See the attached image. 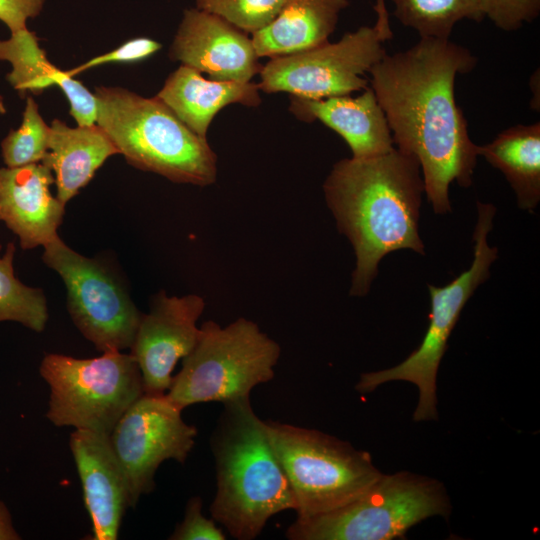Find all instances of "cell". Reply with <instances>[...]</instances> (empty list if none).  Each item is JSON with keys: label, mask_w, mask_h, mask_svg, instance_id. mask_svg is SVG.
Wrapping results in <instances>:
<instances>
[{"label": "cell", "mask_w": 540, "mask_h": 540, "mask_svg": "<svg viewBox=\"0 0 540 540\" xmlns=\"http://www.w3.org/2000/svg\"><path fill=\"white\" fill-rule=\"evenodd\" d=\"M477 58L449 39L420 38L405 51L385 54L369 71L394 144L417 160L424 193L436 214L451 212L449 187L473 183L478 145L456 103L458 74Z\"/></svg>", "instance_id": "1"}, {"label": "cell", "mask_w": 540, "mask_h": 540, "mask_svg": "<svg viewBox=\"0 0 540 540\" xmlns=\"http://www.w3.org/2000/svg\"><path fill=\"white\" fill-rule=\"evenodd\" d=\"M323 191L338 231L355 253L351 296L369 293L380 261L390 252L410 249L425 255L419 235L424 182L413 157L394 148L379 156L342 159L333 165Z\"/></svg>", "instance_id": "2"}, {"label": "cell", "mask_w": 540, "mask_h": 540, "mask_svg": "<svg viewBox=\"0 0 540 540\" xmlns=\"http://www.w3.org/2000/svg\"><path fill=\"white\" fill-rule=\"evenodd\" d=\"M211 437L212 519L238 540L255 539L274 515L296 508L288 480L250 397L224 403Z\"/></svg>", "instance_id": "3"}, {"label": "cell", "mask_w": 540, "mask_h": 540, "mask_svg": "<svg viewBox=\"0 0 540 540\" xmlns=\"http://www.w3.org/2000/svg\"><path fill=\"white\" fill-rule=\"evenodd\" d=\"M96 123L133 167L175 183L208 186L216 181L217 156L159 98L121 87H96Z\"/></svg>", "instance_id": "4"}, {"label": "cell", "mask_w": 540, "mask_h": 540, "mask_svg": "<svg viewBox=\"0 0 540 540\" xmlns=\"http://www.w3.org/2000/svg\"><path fill=\"white\" fill-rule=\"evenodd\" d=\"M280 354L279 344L252 320L241 317L226 326L209 320L165 395L181 410L248 398L273 379Z\"/></svg>", "instance_id": "5"}, {"label": "cell", "mask_w": 540, "mask_h": 540, "mask_svg": "<svg viewBox=\"0 0 540 540\" xmlns=\"http://www.w3.org/2000/svg\"><path fill=\"white\" fill-rule=\"evenodd\" d=\"M294 496L297 518L335 510L362 495L382 472L369 452L315 429L265 421Z\"/></svg>", "instance_id": "6"}, {"label": "cell", "mask_w": 540, "mask_h": 540, "mask_svg": "<svg viewBox=\"0 0 540 540\" xmlns=\"http://www.w3.org/2000/svg\"><path fill=\"white\" fill-rule=\"evenodd\" d=\"M451 512L443 484L408 471L383 474L362 495L330 512L296 518L290 540H392L421 521Z\"/></svg>", "instance_id": "7"}, {"label": "cell", "mask_w": 540, "mask_h": 540, "mask_svg": "<svg viewBox=\"0 0 540 540\" xmlns=\"http://www.w3.org/2000/svg\"><path fill=\"white\" fill-rule=\"evenodd\" d=\"M40 374L50 388L46 417L58 427L110 435L121 416L144 394L135 359L122 351L88 359L46 354Z\"/></svg>", "instance_id": "8"}, {"label": "cell", "mask_w": 540, "mask_h": 540, "mask_svg": "<svg viewBox=\"0 0 540 540\" xmlns=\"http://www.w3.org/2000/svg\"><path fill=\"white\" fill-rule=\"evenodd\" d=\"M477 223L473 232L474 258L470 267L443 287L428 284L431 299L429 325L421 344L401 363L391 368L363 373L356 384L360 393H370L390 381H406L419 391L414 421L435 420L436 379L447 342L467 301L490 276L498 249L488 243L496 208L477 202Z\"/></svg>", "instance_id": "9"}, {"label": "cell", "mask_w": 540, "mask_h": 540, "mask_svg": "<svg viewBox=\"0 0 540 540\" xmlns=\"http://www.w3.org/2000/svg\"><path fill=\"white\" fill-rule=\"evenodd\" d=\"M43 248L42 260L62 278L69 315L81 334L102 353L130 349L143 314L118 280L60 237Z\"/></svg>", "instance_id": "10"}, {"label": "cell", "mask_w": 540, "mask_h": 540, "mask_svg": "<svg viewBox=\"0 0 540 540\" xmlns=\"http://www.w3.org/2000/svg\"><path fill=\"white\" fill-rule=\"evenodd\" d=\"M385 37L363 26L335 43L271 58L260 71L258 87L266 93L288 92L310 99L349 95L369 87L365 77L386 54Z\"/></svg>", "instance_id": "11"}, {"label": "cell", "mask_w": 540, "mask_h": 540, "mask_svg": "<svg viewBox=\"0 0 540 540\" xmlns=\"http://www.w3.org/2000/svg\"><path fill=\"white\" fill-rule=\"evenodd\" d=\"M196 436L197 429L165 394L144 393L126 410L109 439L127 479L131 507L155 488L164 461H186Z\"/></svg>", "instance_id": "12"}, {"label": "cell", "mask_w": 540, "mask_h": 540, "mask_svg": "<svg viewBox=\"0 0 540 540\" xmlns=\"http://www.w3.org/2000/svg\"><path fill=\"white\" fill-rule=\"evenodd\" d=\"M197 294L168 296L158 293L148 314L139 322L130 354L143 380L144 393L166 394L177 362L194 348L200 327L197 322L205 309Z\"/></svg>", "instance_id": "13"}, {"label": "cell", "mask_w": 540, "mask_h": 540, "mask_svg": "<svg viewBox=\"0 0 540 540\" xmlns=\"http://www.w3.org/2000/svg\"><path fill=\"white\" fill-rule=\"evenodd\" d=\"M169 57L218 81L247 83L262 69L246 32L197 8L184 11Z\"/></svg>", "instance_id": "14"}, {"label": "cell", "mask_w": 540, "mask_h": 540, "mask_svg": "<svg viewBox=\"0 0 540 540\" xmlns=\"http://www.w3.org/2000/svg\"><path fill=\"white\" fill-rule=\"evenodd\" d=\"M72 452L92 522L93 540H116L130 504L125 473L113 451L109 435L78 430L70 435Z\"/></svg>", "instance_id": "15"}, {"label": "cell", "mask_w": 540, "mask_h": 540, "mask_svg": "<svg viewBox=\"0 0 540 540\" xmlns=\"http://www.w3.org/2000/svg\"><path fill=\"white\" fill-rule=\"evenodd\" d=\"M54 175L43 163L0 168V221L24 250L46 246L59 237L65 205L53 196Z\"/></svg>", "instance_id": "16"}, {"label": "cell", "mask_w": 540, "mask_h": 540, "mask_svg": "<svg viewBox=\"0 0 540 540\" xmlns=\"http://www.w3.org/2000/svg\"><path fill=\"white\" fill-rule=\"evenodd\" d=\"M290 111L300 120H319L348 144L353 158H369L394 149L385 114L371 87L349 95L310 99L291 95Z\"/></svg>", "instance_id": "17"}, {"label": "cell", "mask_w": 540, "mask_h": 540, "mask_svg": "<svg viewBox=\"0 0 540 540\" xmlns=\"http://www.w3.org/2000/svg\"><path fill=\"white\" fill-rule=\"evenodd\" d=\"M258 84L205 79L181 65L166 79L156 97L195 134L207 139L215 115L229 104L256 107L261 103Z\"/></svg>", "instance_id": "18"}, {"label": "cell", "mask_w": 540, "mask_h": 540, "mask_svg": "<svg viewBox=\"0 0 540 540\" xmlns=\"http://www.w3.org/2000/svg\"><path fill=\"white\" fill-rule=\"evenodd\" d=\"M50 129L49 149L41 163L54 174L56 197L66 205L119 151L97 123L70 127L54 119Z\"/></svg>", "instance_id": "19"}, {"label": "cell", "mask_w": 540, "mask_h": 540, "mask_svg": "<svg viewBox=\"0 0 540 540\" xmlns=\"http://www.w3.org/2000/svg\"><path fill=\"white\" fill-rule=\"evenodd\" d=\"M348 0H286L276 17L253 33L259 57L299 53L328 42Z\"/></svg>", "instance_id": "20"}, {"label": "cell", "mask_w": 540, "mask_h": 540, "mask_svg": "<svg viewBox=\"0 0 540 540\" xmlns=\"http://www.w3.org/2000/svg\"><path fill=\"white\" fill-rule=\"evenodd\" d=\"M478 155L501 171L520 209L532 212L540 201V123L517 124L501 131Z\"/></svg>", "instance_id": "21"}, {"label": "cell", "mask_w": 540, "mask_h": 540, "mask_svg": "<svg viewBox=\"0 0 540 540\" xmlns=\"http://www.w3.org/2000/svg\"><path fill=\"white\" fill-rule=\"evenodd\" d=\"M0 61H8L12 70L6 75L11 86L22 96L39 95L58 85L63 71L54 66L40 48L38 37L27 28L0 40Z\"/></svg>", "instance_id": "22"}, {"label": "cell", "mask_w": 540, "mask_h": 540, "mask_svg": "<svg viewBox=\"0 0 540 540\" xmlns=\"http://www.w3.org/2000/svg\"><path fill=\"white\" fill-rule=\"evenodd\" d=\"M394 15L420 38L449 39L461 20L481 22L484 14L478 0H391Z\"/></svg>", "instance_id": "23"}, {"label": "cell", "mask_w": 540, "mask_h": 540, "mask_svg": "<svg viewBox=\"0 0 540 540\" xmlns=\"http://www.w3.org/2000/svg\"><path fill=\"white\" fill-rule=\"evenodd\" d=\"M15 251L10 242L0 256V322L15 321L42 332L48 320L47 300L42 289L27 286L14 275Z\"/></svg>", "instance_id": "24"}, {"label": "cell", "mask_w": 540, "mask_h": 540, "mask_svg": "<svg viewBox=\"0 0 540 540\" xmlns=\"http://www.w3.org/2000/svg\"><path fill=\"white\" fill-rule=\"evenodd\" d=\"M51 129L43 120L38 104L27 96L23 119L1 142L6 167H21L42 162L49 149Z\"/></svg>", "instance_id": "25"}, {"label": "cell", "mask_w": 540, "mask_h": 540, "mask_svg": "<svg viewBox=\"0 0 540 540\" xmlns=\"http://www.w3.org/2000/svg\"><path fill=\"white\" fill-rule=\"evenodd\" d=\"M286 0H196V8L254 33L268 25Z\"/></svg>", "instance_id": "26"}, {"label": "cell", "mask_w": 540, "mask_h": 540, "mask_svg": "<svg viewBox=\"0 0 540 540\" xmlns=\"http://www.w3.org/2000/svg\"><path fill=\"white\" fill-rule=\"evenodd\" d=\"M485 17L504 31H515L536 20L540 0H478Z\"/></svg>", "instance_id": "27"}, {"label": "cell", "mask_w": 540, "mask_h": 540, "mask_svg": "<svg viewBox=\"0 0 540 540\" xmlns=\"http://www.w3.org/2000/svg\"><path fill=\"white\" fill-rule=\"evenodd\" d=\"M160 48L161 44L159 42L146 37H138L126 41L110 52L96 56L77 67L65 71L68 75L74 77L78 73L107 63H135L147 59Z\"/></svg>", "instance_id": "28"}, {"label": "cell", "mask_w": 540, "mask_h": 540, "mask_svg": "<svg viewBox=\"0 0 540 540\" xmlns=\"http://www.w3.org/2000/svg\"><path fill=\"white\" fill-rule=\"evenodd\" d=\"M169 539L225 540L226 536L213 519H208L202 514L201 498L193 496L187 502L182 522L176 526Z\"/></svg>", "instance_id": "29"}, {"label": "cell", "mask_w": 540, "mask_h": 540, "mask_svg": "<svg viewBox=\"0 0 540 540\" xmlns=\"http://www.w3.org/2000/svg\"><path fill=\"white\" fill-rule=\"evenodd\" d=\"M45 0H0V21L11 33L27 28L26 22L41 12Z\"/></svg>", "instance_id": "30"}, {"label": "cell", "mask_w": 540, "mask_h": 540, "mask_svg": "<svg viewBox=\"0 0 540 540\" xmlns=\"http://www.w3.org/2000/svg\"><path fill=\"white\" fill-rule=\"evenodd\" d=\"M20 538L13 526L8 508L0 501V540H18Z\"/></svg>", "instance_id": "31"}, {"label": "cell", "mask_w": 540, "mask_h": 540, "mask_svg": "<svg viewBox=\"0 0 540 540\" xmlns=\"http://www.w3.org/2000/svg\"><path fill=\"white\" fill-rule=\"evenodd\" d=\"M374 10L377 15V19L374 26L382 32H385V33L391 32L390 24H389V15H388V10L386 8L385 0H376V3L374 5Z\"/></svg>", "instance_id": "32"}, {"label": "cell", "mask_w": 540, "mask_h": 540, "mask_svg": "<svg viewBox=\"0 0 540 540\" xmlns=\"http://www.w3.org/2000/svg\"><path fill=\"white\" fill-rule=\"evenodd\" d=\"M6 113V106L4 103V98L0 95V114Z\"/></svg>", "instance_id": "33"}]
</instances>
